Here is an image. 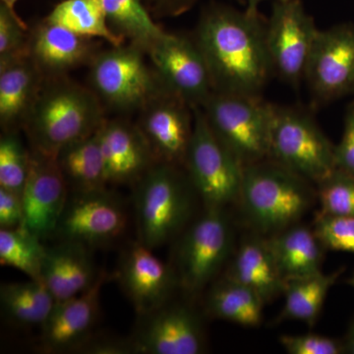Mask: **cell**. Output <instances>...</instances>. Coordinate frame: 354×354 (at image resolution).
I'll list each match as a JSON object with an SVG mask.
<instances>
[{
  "label": "cell",
  "instance_id": "83f0119b",
  "mask_svg": "<svg viewBox=\"0 0 354 354\" xmlns=\"http://www.w3.org/2000/svg\"><path fill=\"white\" fill-rule=\"evenodd\" d=\"M88 39H102L111 46L124 44L125 39L109 27L102 0H64L44 19Z\"/></svg>",
  "mask_w": 354,
  "mask_h": 354
},
{
  "label": "cell",
  "instance_id": "30bf717a",
  "mask_svg": "<svg viewBox=\"0 0 354 354\" xmlns=\"http://www.w3.org/2000/svg\"><path fill=\"white\" fill-rule=\"evenodd\" d=\"M318 31L300 0L274 2L271 17L266 25L272 73L288 85L298 87L304 80Z\"/></svg>",
  "mask_w": 354,
  "mask_h": 354
},
{
  "label": "cell",
  "instance_id": "8fae6325",
  "mask_svg": "<svg viewBox=\"0 0 354 354\" xmlns=\"http://www.w3.org/2000/svg\"><path fill=\"white\" fill-rule=\"evenodd\" d=\"M127 225L123 203L108 187L69 193L53 237L91 249L115 241L123 234Z\"/></svg>",
  "mask_w": 354,
  "mask_h": 354
},
{
  "label": "cell",
  "instance_id": "7bdbcfd3",
  "mask_svg": "<svg viewBox=\"0 0 354 354\" xmlns=\"http://www.w3.org/2000/svg\"><path fill=\"white\" fill-rule=\"evenodd\" d=\"M261 1H264V0H246L247 4L248 6H258V4L260 3ZM274 2H286L290 1V0H272Z\"/></svg>",
  "mask_w": 354,
  "mask_h": 354
},
{
  "label": "cell",
  "instance_id": "5bb4252c",
  "mask_svg": "<svg viewBox=\"0 0 354 354\" xmlns=\"http://www.w3.org/2000/svg\"><path fill=\"white\" fill-rule=\"evenodd\" d=\"M139 321L131 339L135 353L200 354L206 339L202 321L186 304L167 302Z\"/></svg>",
  "mask_w": 354,
  "mask_h": 354
},
{
  "label": "cell",
  "instance_id": "cb8c5ba5",
  "mask_svg": "<svg viewBox=\"0 0 354 354\" xmlns=\"http://www.w3.org/2000/svg\"><path fill=\"white\" fill-rule=\"evenodd\" d=\"M286 283L321 272L324 247L314 230L297 225L268 239Z\"/></svg>",
  "mask_w": 354,
  "mask_h": 354
},
{
  "label": "cell",
  "instance_id": "8992f818",
  "mask_svg": "<svg viewBox=\"0 0 354 354\" xmlns=\"http://www.w3.org/2000/svg\"><path fill=\"white\" fill-rule=\"evenodd\" d=\"M138 46H111L97 53L91 62L92 90L109 108L141 111L155 97L169 92ZM171 93V92H169Z\"/></svg>",
  "mask_w": 354,
  "mask_h": 354
},
{
  "label": "cell",
  "instance_id": "7a4b0ae2",
  "mask_svg": "<svg viewBox=\"0 0 354 354\" xmlns=\"http://www.w3.org/2000/svg\"><path fill=\"white\" fill-rule=\"evenodd\" d=\"M104 120L94 91L64 75L44 79L22 127L31 150L55 158L65 147L94 134Z\"/></svg>",
  "mask_w": 354,
  "mask_h": 354
},
{
  "label": "cell",
  "instance_id": "44dd1931",
  "mask_svg": "<svg viewBox=\"0 0 354 354\" xmlns=\"http://www.w3.org/2000/svg\"><path fill=\"white\" fill-rule=\"evenodd\" d=\"M91 249L75 242L58 241L46 247L41 281L55 302L64 301L88 290L99 278Z\"/></svg>",
  "mask_w": 354,
  "mask_h": 354
},
{
  "label": "cell",
  "instance_id": "b9f144b4",
  "mask_svg": "<svg viewBox=\"0 0 354 354\" xmlns=\"http://www.w3.org/2000/svg\"><path fill=\"white\" fill-rule=\"evenodd\" d=\"M2 3L4 4L6 7H8L11 11L15 12L14 8H15V4L17 3L18 0H1Z\"/></svg>",
  "mask_w": 354,
  "mask_h": 354
},
{
  "label": "cell",
  "instance_id": "1f68e13d",
  "mask_svg": "<svg viewBox=\"0 0 354 354\" xmlns=\"http://www.w3.org/2000/svg\"><path fill=\"white\" fill-rule=\"evenodd\" d=\"M31 151L25 148L15 131L0 139V187L22 196L29 174Z\"/></svg>",
  "mask_w": 354,
  "mask_h": 354
},
{
  "label": "cell",
  "instance_id": "52a82bcc",
  "mask_svg": "<svg viewBox=\"0 0 354 354\" xmlns=\"http://www.w3.org/2000/svg\"><path fill=\"white\" fill-rule=\"evenodd\" d=\"M234 228L225 209H205L181 235L174 264L179 288L199 295L218 276L234 248Z\"/></svg>",
  "mask_w": 354,
  "mask_h": 354
},
{
  "label": "cell",
  "instance_id": "d590c367",
  "mask_svg": "<svg viewBox=\"0 0 354 354\" xmlns=\"http://www.w3.org/2000/svg\"><path fill=\"white\" fill-rule=\"evenodd\" d=\"M279 342L290 354L346 353L344 342L320 335H281Z\"/></svg>",
  "mask_w": 354,
  "mask_h": 354
},
{
  "label": "cell",
  "instance_id": "3957f363",
  "mask_svg": "<svg viewBox=\"0 0 354 354\" xmlns=\"http://www.w3.org/2000/svg\"><path fill=\"white\" fill-rule=\"evenodd\" d=\"M311 183L268 158L244 167L237 203L249 225L271 236L297 225L312 208L317 190Z\"/></svg>",
  "mask_w": 354,
  "mask_h": 354
},
{
  "label": "cell",
  "instance_id": "ffe728a7",
  "mask_svg": "<svg viewBox=\"0 0 354 354\" xmlns=\"http://www.w3.org/2000/svg\"><path fill=\"white\" fill-rule=\"evenodd\" d=\"M93 39L44 20L30 32V57L46 78L66 75L91 64L97 55Z\"/></svg>",
  "mask_w": 354,
  "mask_h": 354
},
{
  "label": "cell",
  "instance_id": "d6a6232c",
  "mask_svg": "<svg viewBox=\"0 0 354 354\" xmlns=\"http://www.w3.org/2000/svg\"><path fill=\"white\" fill-rule=\"evenodd\" d=\"M315 185L320 215L354 218V176L335 169Z\"/></svg>",
  "mask_w": 354,
  "mask_h": 354
},
{
  "label": "cell",
  "instance_id": "f35d334b",
  "mask_svg": "<svg viewBox=\"0 0 354 354\" xmlns=\"http://www.w3.org/2000/svg\"><path fill=\"white\" fill-rule=\"evenodd\" d=\"M22 198L0 187V230H14L22 227Z\"/></svg>",
  "mask_w": 354,
  "mask_h": 354
},
{
  "label": "cell",
  "instance_id": "484cf974",
  "mask_svg": "<svg viewBox=\"0 0 354 354\" xmlns=\"http://www.w3.org/2000/svg\"><path fill=\"white\" fill-rule=\"evenodd\" d=\"M264 305L255 291L227 277L214 283L205 297V311L209 316L244 327L260 325Z\"/></svg>",
  "mask_w": 354,
  "mask_h": 354
},
{
  "label": "cell",
  "instance_id": "4316f807",
  "mask_svg": "<svg viewBox=\"0 0 354 354\" xmlns=\"http://www.w3.org/2000/svg\"><path fill=\"white\" fill-rule=\"evenodd\" d=\"M0 304L4 316L13 325L41 328L57 302L43 281L30 279L1 285Z\"/></svg>",
  "mask_w": 354,
  "mask_h": 354
},
{
  "label": "cell",
  "instance_id": "5b68a950",
  "mask_svg": "<svg viewBox=\"0 0 354 354\" xmlns=\"http://www.w3.org/2000/svg\"><path fill=\"white\" fill-rule=\"evenodd\" d=\"M272 106L261 97L214 92L201 109L216 138L245 167L269 158Z\"/></svg>",
  "mask_w": 354,
  "mask_h": 354
},
{
  "label": "cell",
  "instance_id": "8d00e7d4",
  "mask_svg": "<svg viewBox=\"0 0 354 354\" xmlns=\"http://www.w3.org/2000/svg\"><path fill=\"white\" fill-rule=\"evenodd\" d=\"M335 169L354 176V102L344 116L341 141L335 145Z\"/></svg>",
  "mask_w": 354,
  "mask_h": 354
},
{
  "label": "cell",
  "instance_id": "ac0fdd59",
  "mask_svg": "<svg viewBox=\"0 0 354 354\" xmlns=\"http://www.w3.org/2000/svg\"><path fill=\"white\" fill-rule=\"evenodd\" d=\"M116 274L101 272L97 281L81 295L57 302L41 328V349L44 353H76L93 335L100 313L102 286Z\"/></svg>",
  "mask_w": 354,
  "mask_h": 354
},
{
  "label": "cell",
  "instance_id": "6da1fadb",
  "mask_svg": "<svg viewBox=\"0 0 354 354\" xmlns=\"http://www.w3.org/2000/svg\"><path fill=\"white\" fill-rule=\"evenodd\" d=\"M194 39L215 92L261 97L272 68L258 6L247 4L244 11L209 7L200 18Z\"/></svg>",
  "mask_w": 354,
  "mask_h": 354
},
{
  "label": "cell",
  "instance_id": "836d02e7",
  "mask_svg": "<svg viewBox=\"0 0 354 354\" xmlns=\"http://www.w3.org/2000/svg\"><path fill=\"white\" fill-rule=\"evenodd\" d=\"M30 34L16 12L0 6V64L30 57Z\"/></svg>",
  "mask_w": 354,
  "mask_h": 354
},
{
  "label": "cell",
  "instance_id": "7402d4cb",
  "mask_svg": "<svg viewBox=\"0 0 354 354\" xmlns=\"http://www.w3.org/2000/svg\"><path fill=\"white\" fill-rule=\"evenodd\" d=\"M225 277L255 291L265 304L283 295L286 286L269 241L258 234L244 239Z\"/></svg>",
  "mask_w": 354,
  "mask_h": 354
},
{
  "label": "cell",
  "instance_id": "e0dca14e",
  "mask_svg": "<svg viewBox=\"0 0 354 354\" xmlns=\"http://www.w3.org/2000/svg\"><path fill=\"white\" fill-rule=\"evenodd\" d=\"M152 251L138 241L132 242L121 255L115 272V279L138 316L171 301L174 290L179 288L171 266L165 265Z\"/></svg>",
  "mask_w": 354,
  "mask_h": 354
},
{
  "label": "cell",
  "instance_id": "4fadbf2b",
  "mask_svg": "<svg viewBox=\"0 0 354 354\" xmlns=\"http://www.w3.org/2000/svg\"><path fill=\"white\" fill-rule=\"evenodd\" d=\"M304 80L314 99L326 104L354 93V25L319 30Z\"/></svg>",
  "mask_w": 354,
  "mask_h": 354
},
{
  "label": "cell",
  "instance_id": "4dcf8cb0",
  "mask_svg": "<svg viewBox=\"0 0 354 354\" xmlns=\"http://www.w3.org/2000/svg\"><path fill=\"white\" fill-rule=\"evenodd\" d=\"M46 247L43 241L24 228L0 230V263L41 281Z\"/></svg>",
  "mask_w": 354,
  "mask_h": 354
},
{
  "label": "cell",
  "instance_id": "7c38bea8",
  "mask_svg": "<svg viewBox=\"0 0 354 354\" xmlns=\"http://www.w3.org/2000/svg\"><path fill=\"white\" fill-rule=\"evenodd\" d=\"M146 55L165 88L192 108H201L215 92L208 65L194 39L165 32Z\"/></svg>",
  "mask_w": 354,
  "mask_h": 354
},
{
  "label": "cell",
  "instance_id": "74e56055",
  "mask_svg": "<svg viewBox=\"0 0 354 354\" xmlns=\"http://www.w3.org/2000/svg\"><path fill=\"white\" fill-rule=\"evenodd\" d=\"M76 353L88 354H133L135 353L134 344L131 337H106L93 334L78 348Z\"/></svg>",
  "mask_w": 354,
  "mask_h": 354
},
{
  "label": "cell",
  "instance_id": "ba28073f",
  "mask_svg": "<svg viewBox=\"0 0 354 354\" xmlns=\"http://www.w3.org/2000/svg\"><path fill=\"white\" fill-rule=\"evenodd\" d=\"M194 127L186 171L205 209H225L239 202L244 167L216 138L200 106L193 108Z\"/></svg>",
  "mask_w": 354,
  "mask_h": 354
},
{
  "label": "cell",
  "instance_id": "f1b7e54d",
  "mask_svg": "<svg viewBox=\"0 0 354 354\" xmlns=\"http://www.w3.org/2000/svg\"><path fill=\"white\" fill-rule=\"evenodd\" d=\"M344 271V268L332 274L322 272L306 278L293 279L286 283L285 304L279 321H301L313 326L318 320L323 305L332 286Z\"/></svg>",
  "mask_w": 354,
  "mask_h": 354
},
{
  "label": "cell",
  "instance_id": "9c48e42d",
  "mask_svg": "<svg viewBox=\"0 0 354 354\" xmlns=\"http://www.w3.org/2000/svg\"><path fill=\"white\" fill-rule=\"evenodd\" d=\"M269 160L316 184L335 169V145L306 113L272 104Z\"/></svg>",
  "mask_w": 354,
  "mask_h": 354
},
{
  "label": "cell",
  "instance_id": "d4e9b609",
  "mask_svg": "<svg viewBox=\"0 0 354 354\" xmlns=\"http://www.w3.org/2000/svg\"><path fill=\"white\" fill-rule=\"evenodd\" d=\"M100 128L94 134L65 147L55 157L68 186L69 193L87 192L108 187L100 141Z\"/></svg>",
  "mask_w": 354,
  "mask_h": 354
},
{
  "label": "cell",
  "instance_id": "603a6c76",
  "mask_svg": "<svg viewBox=\"0 0 354 354\" xmlns=\"http://www.w3.org/2000/svg\"><path fill=\"white\" fill-rule=\"evenodd\" d=\"M44 81L31 57L0 64V122L4 132L22 127Z\"/></svg>",
  "mask_w": 354,
  "mask_h": 354
},
{
  "label": "cell",
  "instance_id": "9a60e30c",
  "mask_svg": "<svg viewBox=\"0 0 354 354\" xmlns=\"http://www.w3.org/2000/svg\"><path fill=\"white\" fill-rule=\"evenodd\" d=\"M137 127L156 164L184 167L194 127L193 108L172 93L155 97L141 109Z\"/></svg>",
  "mask_w": 354,
  "mask_h": 354
},
{
  "label": "cell",
  "instance_id": "f546056e",
  "mask_svg": "<svg viewBox=\"0 0 354 354\" xmlns=\"http://www.w3.org/2000/svg\"><path fill=\"white\" fill-rule=\"evenodd\" d=\"M102 3L113 31L145 53L165 32L153 20L143 0H102Z\"/></svg>",
  "mask_w": 354,
  "mask_h": 354
},
{
  "label": "cell",
  "instance_id": "60d3db41",
  "mask_svg": "<svg viewBox=\"0 0 354 354\" xmlns=\"http://www.w3.org/2000/svg\"><path fill=\"white\" fill-rule=\"evenodd\" d=\"M344 346H346V353L354 354V319L349 326L348 334L344 339Z\"/></svg>",
  "mask_w": 354,
  "mask_h": 354
},
{
  "label": "cell",
  "instance_id": "ee69618b",
  "mask_svg": "<svg viewBox=\"0 0 354 354\" xmlns=\"http://www.w3.org/2000/svg\"><path fill=\"white\" fill-rule=\"evenodd\" d=\"M348 283L349 286H351V288H353L354 290V272L353 274V276H351V278L348 279Z\"/></svg>",
  "mask_w": 354,
  "mask_h": 354
},
{
  "label": "cell",
  "instance_id": "d6986e66",
  "mask_svg": "<svg viewBox=\"0 0 354 354\" xmlns=\"http://www.w3.org/2000/svg\"><path fill=\"white\" fill-rule=\"evenodd\" d=\"M100 141L108 185H135L156 164L137 124L106 120L100 128Z\"/></svg>",
  "mask_w": 354,
  "mask_h": 354
},
{
  "label": "cell",
  "instance_id": "ab89813d",
  "mask_svg": "<svg viewBox=\"0 0 354 354\" xmlns=\"http://www.w3.org/2000/svg\"><path fill=\"white\" fill-rule=\"evenodd\" d=\"M155 12L160 16L176 17L190 10L199 0H147ZM242 3L246 0H239Z\"/></svg>",
  "mask_w": 354,
  "mask_h": 354
},
{
  "label": "cell",
  "instance_id": "2e32d148",
  "mask_svg": "<svg viewBox=\"0 0 354 354\" xmlns=\"http://www.w3.org/2000/svg\"><path fill=\"white\" fill-rule=\"evenodd\" d=\"M31 151L29 174L22 192V228L41 241L55 236L69 196L57 158Z\"/></svg>",
  "mask_w": 354,
  "mask_h": 354
},
{
  "label": "cell",
  "instance_id": "e575fe53",
  "mask_svg": "<svg viewBox=\"0 0 354 354\" xmlns=\"http://www.w3.org/2000/svg\"><path fill=\"white\" fill-rule=\"evenodd\" d=\"M314 232L324 248L354 254V218L318 214Z\"/></svg>",
  "mask_w": 354,
  "mask_h": 354
},
{
  "label": "cell",
  "instance_id": "277c9868",
  "mask_svg": "<svg viewBox=\"0 0 354 354\" xmlns=\"http://www.w3.org/2000/svg\"><path fill=\"white\" fill-rule=\"evenodd\" d=\"M137 241L153 249L176 236L189 218L193 188L179 167L155 164L135 184Z\"/></svg>",
  "mask_w": 354,
  "mask_h": 354
}]
</instances>
